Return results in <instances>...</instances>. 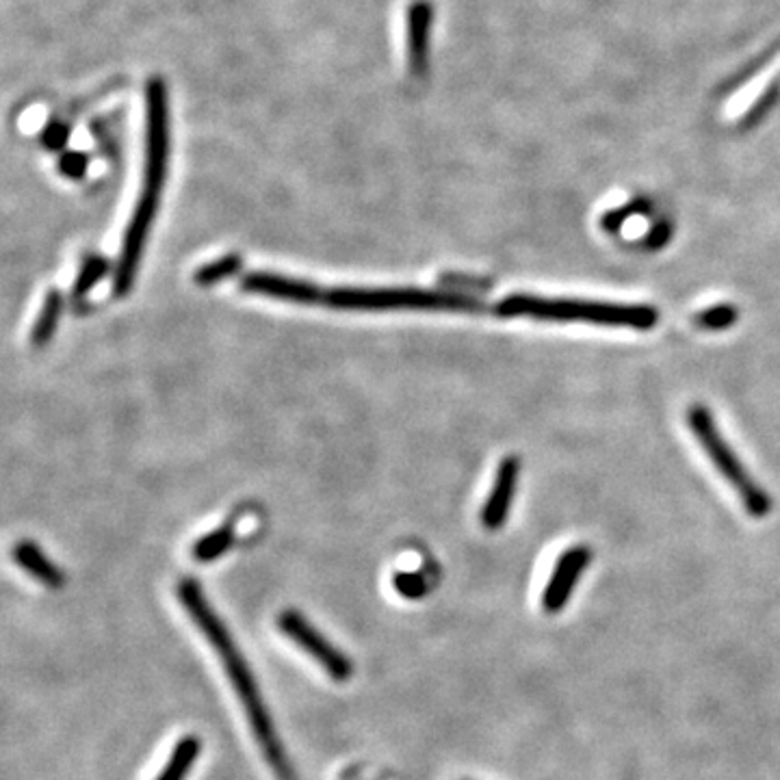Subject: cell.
<instances>
[{
  "label": "cell",
  "instance_id": "d6986e66",
  "mask_svg": "<svg viewBox=\"0 0 780 780\" xmlns=\"http://www.w3.org/2000/svg\"><path fill=\"white\" fill-rule=\"evenodd\" d=\"M87 163H89V161H87V156H85V154H81V152H72V154H65V156H63L61 163H59V167H61V172H63L65 176L81 178L83 172L87 169Z\"/></svg>",
  "mask_w": 780,
  "mask_h": 780
},
{
  "label": "cell",
  "instance_id": "8fae6325",
  "mask_svg": "<svg viewBox=\"0 0 780 780\" xmlns=\"http://www.w3.org/2000/svg\"><path fill=\"white\" fill-rule=\"evenodd\" d=\"M13 559H16V562L29 572L33 579L44 583L50 590H59L65 583L63 570L55 562H50V559L44 555V551L33 542H20L16 546V551H13Z\"/></svg>",
  "mask_w": 780,
  "mask_h": 780
},
{
  "label": "cell",
  "instance_id": "52a82bcc",
  "mask_svg": "<svg viewBox=\"0 0 780 780\" xmlns=\"http://www.w3.org/2000/svg\"><path fill=\"white\" fill-rule=\"evenodd\" d=\"M590 559H592V551L588 546H581V544L570 546V549H566L562 555H559L542 594V609L546 614L555 616L566 607L568 598L572 596V592H575L585 566L590 564Z\"/></svg>",
  "mask_w": 780,
  "mask_h": 780
},
{
  "label": "cell",
  "instance_id": "e0dca14e",
  "mask_svg": "<svg viewBox=\"0 0 780 780\" xmlns=\"http://www.w3.org/2000/svg\"><path fill=\"white\" fill-rule=\"evenodd\" d=\"M107 271H109L107 258H102L98 254L89 256L83 263V269H81V273H78L76 282H74V295L81 297L87 291L94 289V286L100 282V278H104V273Z\"/></svg>",
  "mask_w": 780,
  "mask_h": 780
},
{
  "label": "cell",
  "instance_id": "30bf717a",
  "mask_svg": "<svg viewBox=\"0 0 780 780\" xmlns=\"http://www.w3.org/2000/svg\"><path fill=\"white\" fill-rule=\"evenodd\" d=\"M429 26H432V7L425 0H416L408 9V68L412 78H421L427 72Z\"/></svg>",
  "mask_w": 780,
  "mask_h": 780
},
{
  "label": "cell",
  "instance_id": "ffe728a7",
  "mask_svg": "<svg viewBox=\"0 0 780 780\" xmlns=\"http://www.w3.org/2000/svg\"><path fill=\"white\" fill-rule=\"evenodd\" d=\"M637 213H642L640 204H631V206H627V208H620V211L607 215V217L603 219V224H605V228H609V230H618V228L622 226V221H627L629 217H633V215H637Z\"/></svg>",
  "mask_w": 780,
  "mask_h": 780
},
{
  "label": "cell",
  "instance_id": "2e32d148",
  "mask_svg": "<svg viewBox=\"0 0 780 780\" xmlns=\"http://www.w3.org/2000/svg\"><path fill=\"white\" fill-rule=\"evenodd\" d=\"M737 317L739 312L733 304H718L700 310L694 317V323L702 330H724V328H731V325L737 321Z\"/></svg>",
  "mask_w": 780,
  "mask_h": 780
},
{
  "label": "cell",
  "instance_id": "7a4b0ae2",
  "mask_svg": "<svg viewBox=\"0 0 780 780\" xmlns=\"http://www.w3.org/2000/svg\"><path fill=\"white\" fill-rule=\"evenodd\" d=\"M178 596H180V603L185 605V609L189 611V616L195 620L200 631L206 635V640L213 644L221 661H224V666L230 674V681H232L234 689H237V694L247 709V718H250V724H252L254 733L260 741V746H263L265 757L273 765V770H276L280 780H297L289 761H286V757H284L280 739H278L276 731H273L269 713L263 705V698H260L256 692V683L252 679V672H250V668H247L245 659L241 657L239 648L234 646L230 633L226 631L224 624H221V620L217 618L211 605H208V601L200 590V585L191 579L182 581L180 588H178Z\"/></svg>",
  "mask_w": 780,
  "mask_h": 780
},
{
  "label": "cell",
  "instance_id": "9c48e42d",
  "mask_svg": "<svg viewBox=\"0 0 780 780\" xmlns=\"http://www.w3.org/2000/svg\"><path fill=\"white\" fill-rule=\"evenodd\" d=\"M518 471H520V464L514 455H507V458L499 462L497 477H494L492 490L488 494L484 510H481V525H484L488 531L501 529L505 525L507 516H510Z\"/></svg>",
  "mask_w": 780,
  "mask_h": 780
},
{
  "label": "cell",
  "instance_id": "7c38bea8",
  "mask_svg": "<svg viewBox=\"0 0 780 780\" xmlns=\"http://www.w3.org/2000/svg\"><path fill=\"white\" fill-rule=\"evenodd\" d=\"M200 752H202L200 737H195V735L180 737L172 754H169V759L161 770V774L156 776V780H185L187 774L193 770L195 761H198Z\"/></svg>",
  "mask_w": 780,
  "mask_h": 780
},
{
  "label": "cell",
  "instance_id": "277c9868",
  "mask_svg": "<svg viewBox=\"0 0 780 780\" xmlns=\"http://www.w3.org/2000/svg\"><path fill=\"white\" fill-rule=\"evenodd\" d=\"M685 419H687L689 432H692L694 438L700 442V447L705 449L709 460L715 464V468H718L720 475L728 481V486L737 492V497L741 499V503H744L746 512L754 518H763L770 514L772 512L770 494H767L757 481L752 479L748 468L741 464L733 447L728 445L726 438L722 436L720 427L715 425L713 414L705 406L696 403V406L687 408Z\"/></svg>",
  "mask_w": 780,
  "mask_h": 780
},
{
  "label": "cell",
  "instance_id": "4fadbf2b",
  "mask_svg": "<svg viewBox=\"0 0 780 780\" xmlns=\"http://www.w3.org/2000/svg\"><path fill=\"white\" fill-rule=\"evenodd\" d=\"M61 310H63L61 293L59 291H50L46 295V302L42 306V312H39V319L35 321V328H33V334H31V343L35 347L46 345L52 338V334H55L59 317H61Z\"/></svg>",
  "mask_w": 780,
  "mask_h": 780
},
{
  "label": "cell",
  "instance_id": "5bb4252c",
  "mask_svg": "<svg viewBox=\"0 0 780 780\" xmlns=\"http://www.w3.org/2000/svg\"><path fill=\"white\" fill-rule=\"evenodd\" d=\"M232 542H234V527L224 525L211 533H206V536H202L198 542L193 544V557L202 564L215 562L217 557H221L230 549Z\"/></svg>",
  "mask_w": 780,
  "mask_h": 780
},
{
  "label": "cell",
  "instance_id": "ba28073f",
  "mask_svg": "<svg viewBox=\"0 0 780 780\" xmlns=\"http://www.w3.org/2000/svg\"><path fill=\"white\" fill-rule=\"evenodd\" d=\"M241 289L247 293L282 299V302H291V304H317L321 299L325 302V293L317 284L286 278L280 276V273H269V271L245 273L241 278Z\"/></svg>",
  "mask_w": 780,
  "mask_h": 780
},
{
  "label": "cell",
  "instance_id": "6da1fadb",
  "mask_svg": "<svg viewBox=\"0 0 780 780\" xmlns=\"http://www.w3.org/2000/svg\"><path fill=\"white\" fill-rule=\"evenodd\" d=\"M167 154H169V111H167V89L165 81L154 76L146 87V167H143V185L139 193V202L133 217H130L128 230L124 234L120 260H117L113 293L122 297L133 286L139 260L146 247V239L152 221L159 211L161 191L167 174Z\"/></svg>",
  "mask_w": 780,
  "mask_h": 780
},
{
  "label": "cell",
  "instance_id": "5b68a950",
  "mask_svg": "<svg viewBox=\"0 0 780 780\" xmlns=\"http://www.w3.org/2000/svg\"><path fill=\"white\" fill-rule=\"evenodd\" d=\"M325 302L341 310H460L479 312L484 302L473 295L451 291H427L412 286H393V289H356L341 286L325 293Z\"/></svg>",
  "mask_w": 780,
  "mask_h": 780
},
{
  "label": "cell",
  "instance_id": "ac0fdd59",
  "mask_svg": "<svg viewBox=\"0 0 780 780\" xmlns=\"http://www.w3.org/2000/svg\"><path fill=\"white\" fill-rule=\"evenodd\" d=\"M393 585L403 598H421L427 592V583L421 572H397Z\"/></svg>",
  "mask_w": 780,
  "mask_h": 780
},
{
  "label": "cell",
  "instance_id": "8992f818",
  "mask_svg": "<svg viewBox=\"0 0 780 780\" xmlns=\"http://www.w3.org/2000/svg\"><path fill=\"white\" fill-rule=\"evenodd\" d=\"M280 631L289 637L293 644L304 650L306 655L315 659L319 666L330 674L336 683H347L354 674V666L345 653H341L328 637L319 633L312 624L295 609H286L278 618Z\"/></svg>",
  "mask_w": 780,
  "mask_h": 780
},
{
  "label": "cell",
  "instance_id": "9a60e30c",
  "mask_svg": "<svg viewBox=\"0 0 780 780\" xmlns=\"http://www.w3.org/2000/svg\"><path fill=\"white\" fill-rule=\"evenodd\" d=\"M239 269H241V256H237V254L221 256V258L213 260V263H206L198 271H195V282H198L200 286H213V284H219V282L232 278L234 273H239Z\"/></svg>",
  "mask_w": 780,
  "mask_h": 780
},
{
  "label": "cell",
  "instance_id": "3957f363",
  "mask_svg": "<svg viewBox=\"0 0 780 780\" xmlns=\"http://www.w3.org/2000/svg\"><path fill=\"white\" fill-rule=\"evenodd\" d=\"M499 317H529L538 321H577L611 328L650 330L659 323V312L646 304L590 302V299H562L514 293L494 306Z\"/></svg>",
  "mask_w": 780,
  "mask_h": 780
}]
</instances>
